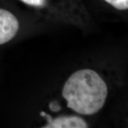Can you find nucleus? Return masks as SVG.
Instances as JSON below:
<instances>
[{
	"label": "nucleus",
	"mask_w": 128,
	"mask_h": 128,
	"mask_svg": "<svg viewBox=\"0 0 128 128\" xmlns=\"http://www.w3.org/2000/svg\"><path fill=\"white\" fill-rule=\"evenodd\" d=\"M44 128H87L88 124L78 116H60L52 119Z\"/></svg>",
	"instance_id": "nucleus-3"
},
{
	"label": "nucleus",
	"mask_w": 128,
	"mask_h": 128,
	"mask_svg": "<svg viewBox=\"0 0 128 128\" xmlns=\"http://www.w3.org/2000/svg\"><path fill=\"white\" fill-rule=\"evenodd\" d=\"M49 108L53 112H58L60 110V106L58 105V103L56 102H50L49 104Z\"/></svg>",
	"instance_id": "nucleus-6"
},
{
	"label": "nucleus",
	"mask_w": 128,
	"mask_h": 128,
	"mask_svg": "<svg viewBox=\"0 0 128 128\" xmlns=\"http://www.w3.org/2000/svg\"><path fill=\"white\" fill-rule=\"evenodd\" d=\"M19 24L10 12L0 9V45L11 41L16 35Z\"/></svg>",
	"instance_id": "nucleus-2"
},
{
	"label": "nucleus",
	"mask_w": 128,
	"mask_h": 128,
	"mask_svg": "<svg viewBox=\"0 0 128 128\" xmlns=\"http://www.w3.org/2000/svg\"><path fill=\"white\" fill-rule=\"evenodd\" d=\"M62 96L67 107L77 113L90 115L105 105L108 86L102 78L91 69H82L73 73L64 85Z\"/></svg>",
	"instance_id": "nucleus-1"
},
{
	"label": "nucleus",
	"mask_w": 128,
	"mask_h": 128,
	"mask_svg": "<svg viewBox=\"0 0 128 128\" xmlns=\"http://www.w3.org/2000/svg\"><path fill=\"white\" fill-rule=\"evenodd\" d=\"M24 3L32 6L42 7L46 4V0H21Z\"/></svg>",
	"instance_id": "nucleus-5"
},
{
	"label": "nucleus",
	"mask_w": 128,
	"mask_h": 128,
	"mask_svg": "<svg viewBox=\"0 0 128 128\" xmlns=\"http://www.w3.org/2000/svg\"><path fill=\"white\" fill-rule=\"evenodd\" d=\"M107 3L119 10H127L128 9V0H105Z\"/></svg>",
	"instance_id": "nucleus-4"
}]
</instances>
